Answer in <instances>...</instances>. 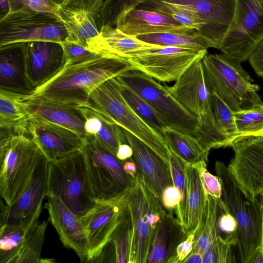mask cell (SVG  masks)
Segmentation results:
<instances>
[{"mask_svg":"<svg viewBox=\"0 0 263 263\" xmlns=\"http://www.w3.org/2000/svg\"><path fill=\"white\" fill-rule=\"evenodd\" d=\"M202 255L200 253L191 252L182 263H203Z\"/></svg>","mask_w":263,"mask_h":263,"instance_id":"cell-53","label":"cell"},{"mask_svg":"<svg viewBox=\"0 0 263 263\" xmlns=\"http://www.w3.org/2000/svg\"><path fill=\"white\" fill-rule=\"evenodd\" d=\"M210 94L217 125L221 133L230 140L231 144L238 138L234 111L216 93Z\"/></svg>","mask_w":263,"mask_h":263,"instance_id":"cell-39","label":"cell"},{"mask_svg":"<svg viewBox=\"0 0 263 263\" xmlns=\"http://www.w3.org/2000/svg\"><path fill=\"white\" fill-rule=\"evenodd\" d=\"M248 60L256 73L263 77V41L252 52Z\"/></svg>","mask_w":263,"mask_h":263,"instance_id":"cell-49","label":"cell"},{"mask_svg":"<svg viewBox=\"0 0 263 263\" xmlns=\"http://www.w3.org/2000/svg\"><path fill=\"white\" fill-rule=\"evenodd\" d=\"M162 136L168 148L187 163L195 165L202 162H208L209 152L195 137L168 127L163 129Z\"/></svg>","mask_w":263,"mask_h":263,"instance_id":"cell-32","label":"cell"},{"mask_svg":"<svg viewBox=\"0 0 263 263\" xmlns=\"http://www.w3.org/2000/svg\"><path fill=\"white\" fill-rule=\"evenodd\" d=\"M23 94L0 88V129L25 133L28 119L23 106Z\"/></svg>","mask_w":263,"mask_h":263,"instance_id":"cell-33","label":"cell"},{"mask_svg":"<svg viewBox=\"0 0 263 263\" xmlns=\"http://www.w3.org/2000/svg\"><path fill=\"white\" fill-rule=\"evenodd\" d=\"M77 107L85 119L86 136H94L116 156L119 146L127 143L122 128L89 102Z\"/></svg>","mask_w":263,"mask_h":263,"instance_id":"cell-26","label":"cell"},{"mask_svg":"<svg viewBox=\"0 0 263 263\" xmlns=\"http://www.w3.org/2000/svg\"><path fill=\"white\" fill-rule=\"evenodd\" d=\"M158 46L160 45L147 43L136 36L126 35L114 27L105 26L100 29V37L93 51L122 57L128 52Z\"/></svg>","mask_w":263,"mask_h":263,"instance_id":"cell-30","label":"cell"},{"mask_svg":"<svg viewBox=\"0 0 263 263\" xmlns=\"http://www.w3.org/2000/svg\"><path fill=\"white\" fill-rule=\"evenodd\" d=\"M235 0H146L136 8L158 12L167 9L191 12L206 24L211 40L218 49L232 21Z\"/></svg>","mask_w":263,"mask_h":263,"instance_id":"cell-13","label":"cell"},{"mask_svg":"<svg viewBox=\"0 0 263 263\" xmlns=\"http://www.w3.org/2000/svg\"><path fill=\"white\" fill-rule=\"evenodd\" d=\"M24 59L25 76L30 91L51 77L65 64L62 46L52 41L26 42Z\"/></svg>","mask_w":263,"mask_h":263,"instance_id":"cell-18","label":"cell"},{"mask_svg":"<svg viewBox=\"0 0 263 263\" xmlns=\"http://www.w3.org/2000/svg\"><path fill=\"white\" fill-rule=\"evenodd\" d=\"M50 195L59 197L79 218L95 206L97 201L81 149L49 162L48 195Z\"/></svg>","mask_w":263,"mask_h":263,"instance_id":"cell-5","label":"cell"},{"mask_svg":"<svg viewBox=\"0 0 263 263\" xmlns=\"http://www.w3.org/2000/svg\"><path fill=\"white\" fill-rule=\"evenodd\" d=\"M263 41V0H235L232 21L219 48L230 59L241 63Z\"/></svg>","mask_w":263,"mask_h":263,"instance_id":"cell-9","label":"cell"},{"mask_svg":"<svg viewBox=\"0 0 263 263\" xmlns=\"http://www.w3.org/2000/svg\"><path fill=\"white\" fill-rule=\"evenodd\" d=\"M60 43L63 49L65 64L86 61L100 54L73 42L65 40Z\"/></svg>","mask_w":263,"mask_h":263,"instance_id":"cell-45","label":"cell"},{"mask_svg":"<svg viewBox=\"0 0 263 263\" xmlns=\"http://www.w3.org/2000/svg\"><path fill=\"white\" fill-rule=\"evenodd\" d=\"M68 36L63 23L49 13L23 9L0 20V47L19 42L61 43Z\"/></svg>","mask_w":263,"mask_h":263,"instance_id":"cell-10","label":"cell"},{"mask_svg":"<svg viewBox=\"0 0 263 263\" xmlns=\"http://www.w3.org/2000/svg\"><path fill=\"white\" fill-rule=\"evenodd\" d=\"M22 106L28 118H40L62 126L85 140V119L77 107L39 98L22 99Z\"/></svg>","mask_w":263,"mask_h":263,"instance_id":"cell-24","label":"cell"},{"mask_svg":"<svg viewBox=\"0 0 263 263\" xmlns=\"http://www.w3.org/2000/svg\"><path fill=\"white\" fill-rule=\"evenodd\" d=\"M133 236L131 216L126 203L119 223L93 262L130 263Z\"/></svg>","mask_w":263,"mask_h":263,"instance_id":"cell-28","label":"cell"},{"mask_svg":"<svg viewBox=\"0 0 263 263\" xmlns=\"http://www.w3.org/2000/svg\"><path fill=\"white\" fill-rule=\"evenodd\" d=\"M257 197L259 200V202L261 207L262 212V217H263V192L260 193ZM261 249H262V250L263 252V228H262V238Z\"/></svg>","mask_w":263,"mask_h":263,"instance_id":"cell-54","label":"cell"},{"mask_svg":"<svg viewBox=\"0 0 263 263\" xmlns=\"http://www.w3.org/2000/svg\"><path fill=\"white\" fill-rule=\"evenodd\" d=\"M25 43H15L0 47V88L23 94L30 92L25 76Z\"/></svg>","mask_w":263,"mask_h":263,"instance_id":"cell-27","label":"cell"},{"mask_svg":"<svg viewBox=\"0 0 263 263\" xmlns=\"http://www.w3.org/2000/svg\"><path fill=\"white\" fill-rule=\"evenodd\" d=\"M202 59H197L189 66L173 85H165L171 95L198 120L212 111Z\"/></svg>","mask_w":263,"mask_h":263,"instance_id":"cell-20","label":"cell"},{"mask_svg":"<svg viewBox=\"0 0 263 263\" xmlns=\"http://www.w3.org/2000/svg\"><path fill=\"white\" fill-rule=\"evenodd\" d=\"M48 221L33 223L27 230L17 263L41 262V254Z\"/></svg>","mask_w":263,"mask_h":263,"instance_id":"cell-35","label":"cell"},{"mask_svg":"<svg viewBox=\"0 0 263 263\" xmlns=\"http://www.w3.org/2000/svg\"><path fill=\"white\" fill-rule=\"evenodd\" d=\"M45 208L49 220L59 234L64 246L72 249L81 262H87L88 247L80 219L58 197L48 195Z\"/></svg>","mask_w":263,"mask_h":263,"instance_id":"cell-22","label":"cell"},{"mask_svg":"<svg viewBox=\"0 0 263 263\" xmlns=\"http://www.w3.org/2000/svg\"><path fill=\"white\" fill-rule=\"evenodd\" d=\"M169 149L170 169L173 184L179 190L181 195L180 206L175 214L178 221L182 226L187 194V180L185 172L187 163L172 149Z\"/></svg>","mask_w":263,"mask_h":263,"instance_id":"cell-40","label":"cell"},{"mask_svg":"<svg viewBox=\"0 0 263 263\" xmlns=\"http://www.w3.org/2000/svg\"><path fill=\"white\" fill-rule=\"evenodd\" d=\"M207 51L162 46L128 52L122 58L153 78L163 82L176 81L195 60L203 58Z\"/></svg>","mask_w":263,"mask_h":263,"instance_id":"cell-11","label":"cell"},{"mask_svg":"<svg viewBox=\"0 0 263 263\" xmlns=\"http://www.w3.org/2000/svg\"><path fill=\"white\" fill-rule=\"evenodd\" d=\"M104 0H64L58 16L68 32L66 41L94 52L100 37L97 21Z\"/></svg>","mask_w":263,"mask_h":263,"instance_id":"cell-15","label":"cell"},{"mask_svg":"<svg viewBox=\"0 0 263 263\" xmlns=\"http://www.w3.org/2000/svg\"><path fill=\"white\" fill-rule=\"evenodd\" d=\"M127 143L133 152L139 175L144 184L161 202L163 190L173 185L169 165L142 141L123 128Z\"/></svg>","mask_w":263,"mask_h":263,"instance_id":"cell-21","label":"cell"},{"mask_svg":"<svg viewBox=\"0 0 263 263\" xmlns=\"http://www.w3.org/2000/svg\"><path fill=\"white\" fill-rule=\"evenodd\" d=\"M146 0H104L97 21L100 29L105 26H116L118 18Z\"/></svg>","mask_w":263,"mask_h":263,"instance_id":"cell-41","label":"cell"},{"mask_svg":"<svg viewBox=\"0 0 263 263\" xmlns=\"http://www.w3.org/2000/svg\"><path fill=\"white\" fill-rule=\"evenodd\" d=\"M231 243L219 238L202 255L203 263H233L236 258Z\"/></svg>","mask_w":263,"mask_h":263,"instance_id":"cell-42","label":"cell"},{"mask_svg":"<svg viewBox=\"0 0 263 263\" xmlns=\"http://www.w3.org/2000/svg\"><path fill=\"white\" fill-rule=\"evenodd\" d=\"M28 229L22 227L1 226V263H17Z\"/></svg>","mask_w":263,"mask_h":263,"instance_id":"cell-36","label":"cell"},{"mask_svg":"<svg viewBox=\"0 0 263 263\" xmlns=\"http://www.w3.org/2000/svg\"><path fill=\"white\" fill-rule=\"evenodd\" d=\"M173 212L166 211L157 226L146 263H174L177 248L187 234Z\"/></svg>","mask_w":263,"mask_h":263,"instance_id":"cell-25","label":"cell"},{"mask_svg":"<svg viewBox=\"0 0 263 263\" xmlns=\"http://www.w3.org/2000/svg\"><path fill=\"white\" fill-rule=\"evenodd\" d=\"M181 201L180 192L174 185L167 186L162 192L161 202L167 211H174L175 212L178 209Z\"/></svg>","mask_w":263,"mask_h":263,"instance_id":"cell-47","label":"cell"},{"mask_svg":"<svg viewBox=\"0 0 263 263\" xmlns=\"http://www.w3.org/2000/svg\"><path fill=\"white\" fill-rule=\"evenodd\" d=\"M49 161L43 155L27 185L10 206L1 201L0 226L28 229L38 220L44 198L48 193Z\"/></svg>","mask_w":263,"mask_h":263,"instance_id":"cell-12","label":"cell"},{"mask_svg":"<svg viewBox=\"0 0 263 263\" xmlns=\"http://www.w3.org/2000/svg\"><path fill=\"white\" fill-rule=\"evenodd\" d=\"M25 133L35 142L49 162L82 149L85 140L67 128L36 117L28 118Z\"/></svg>","mask_w":263,"mask_h":263,"instance_id":"cell-17","label":"cell"},{"mask_svg":"<svg viewBox=\"0 0 263 263\" xmlns=\"http://www.w3.org/2000/svg\"><path fill=\"white\" fill-rule=\"evenodd\" d=\"M221 200L208 195L200 222L194 232V244L192 252L203 254L219 238L218 219Z\"/></svg>","mask_w":263,"mask_h":263,"instance_id":"cell-31","label":"cell"},{"mask_svg":"<svg viewBox=\"0 0 263 263\" xmlns=\"http://www.w3.org/2000/svg\"><path fill=\"white\" fill-rule=\"evenodd\" d=\"M133 154L131 146L127 143L121 144L117 151V158L121 161H125L132 157Z\"/></svg>","mask_w":263,"mask_h":263,"instance_id":"cell-51","label":"cell"},{"mask_svg":"<svg viewBox=\"0 0 263 263\" xmlns=\"http://www.w3.org/2000/svg\"><path fill=\"white\" fill-rule=\"evenodd\" d=\"M126 196L127 194L115 199L96 200L95 206L80 218L87 240V262H92L109 240L121 219Z\"/></svg>","mask_w":263,"mask_h":263,"instance_id":"cell-16","label":"cell"},{"mask_svg":"<svg viewBox=\"0 0 263 263\" xmlns=\"http://www.w3.org/2000/svg\"><path fill=\"white\" fill-rule=\"evenodd\" d=\"M204 81L210 93H215L234 111L247 110L263 101L260 87L241 65L221 54L208 52L202 59Z\"/></svg>","mask_w":263,"mask_h":263,"instance_id":"cell-3","label":"cell"},{"mask_svg":"<svg viewBox=\"0 0 263 263\" xmlns=\"http://www.w3.org/2000/svg\"><path fill=\"white\" fill-rule=\"evenodd\" d=\"M230 146L234 156L228 168L246 194L254 199L263 192V136L239 137Z\"/></svg>","mask_w":263,"mask_h":263,"instance_id":"cell-14","label":"cell"},{"mask_svg":"<svg viewBox=\"0 0 263 263\" xmlns=\"http://www.w3.org/2000/svg\"><path fill=\"white\" fill-rule=\"evenodd\" d=\"M194 233L187 234V237L178 246L174 263H182L191 254L194 244Z\"/></svg>","mask_w":263,"mask_h":263,"instance_id":"cell-48","label":"cell"},{"mask_svg":"<svg viewBox=\"0 0 263 263\" xmlns=\"http://www.w3.org/2000/svg\"><path fill=\"white\" fill-rule=\"evenodd\" d=\"M89 102L115 124L142 141L170 166V149L165 140L129 105L121 94L117 77L98 86L90 94Z\"/></svg>","mask_w":263,"mask_h":263,"instance_id":"cell-6","label":"cell"},{"mask_svg":"<svg viewBox=\"0 0 263 263\" xmlns=\"http://www.w3.org/2000/svg\"><path fill=\"white\" fill-rule=\"evenodd\" d=\"M219 238L235 246L237 245V223L221 200V210L218 219Z\"/></svg>","mask_w":263,"mask_h":263,"instance_id":"cell-44","label":"cell"},{"mask_svg":"<svg viewBox=\"0 0 263 263\" xmlns=\"http://www.w3.org/2000/svg\"><path fill=\"white\" fill-rule=\"evenodd\" d=\"M119 82L121 94L129 105L146 123L163 137L162 131L166 127L152 107L134 90Z\"/></svg>","mask_w":263,"mask_h":263,"instance_id":"cell-37","label":"cell"},{"mask_svg":"<svg viewBox=\"0 0 263 263\" xmlns=\"http://www.w3.org/2000/svg\"><path fill=\"white\" fill-rule=\"evenodd\" d=\"M63 1L64 0H9L11 9V13L25 9L51 13L56 15L57 17H58V10L59 7L62 3Z\"/></svg>","mask_w":263,"mask_h":263,"instance_id":"cell-43","label":"cell"},{"mask_svg":"<svg viewBox=\"0 0 263 263\" xmlns=\"http://www.w3.org/2000/svg\"><path fill=\"white\" fill-rule=\"evenodd\" d=\"M199 170L200 177L203 189L206 195L220 199L221 185L217 176L211 174L207 170V162H202L194 165Z\"/></svg>","mask_w":263,"mask_h":263,"instance_id":"cell-46","label":"cell"},{"mask_svg":"<svg viewBox=\"0 0 263 263\" xmlns=\"http://www.w3.org/2000/svg\"><path fill=\"white\" fill-rule=\"evenodd\" d=\"M136 70L125 59L100 54L89 60L64 64L54 75L22 99L39 98L47 101L79 106L89 102L92 92L106 80Z\"/></svg>","mask_w":263,"mask_h":263,"instance_id":"cell-1","label":"cell"},{"mask_svg":"<svg viewBox=\"0 0 263 263\" xmlns=\"http://www.w3.org/2000/svg\"><path fill=\"white\" fill-rule=\"evenodd\" d=\"M123 84L142 98L166 127L197 137L198 118L186 109L155 79L139 71L117 76Z\"/></svg>","mask_w":263,"mask_h":263,"instance_id":"cell-7","label":"cell"},{"mask_svg":"<svg viewBox=\"0 0 263 263\" xmlns=\"http://www.w3.org/2000/svg\"><path fill=\"white\" fill-rule=\"evenodd\" d=\"M116 28L132 36L163 32L199 33L195 30L184 26L171 15L137 8L121 15Z\"/></svg>","mask_w":263,"mask_h":263,"instance_id":"cell-23","label":"cell"},{"mask_svg":"<svg viewBox=\"0 0 263 263\" xmlns=\"http://www.w3.org/2000/svg\"><path fill=\"white\" fill-rule=\"evenodd\" d=\"M121 162L123 170L126 174L133 180H136L139 173L137 164L133 158Z\"/></svg>","mask_w":263,"mask_h":263,"instance_id":"cell-50","label":"cell"},{"mask_svg":"<svg viewBox=\"0 0 263 263\" xmlns=\"http://www.w3.org/2000/svg\"><path fill=\"white\" fill-rule=\"evenodd\" d=\"M43 155L27 134L1 129L0 194L7 205L22 193Z\"/></svg>","mask_w":263,"mask_h":263,"instance_id":"cell-4","label":"cell"},{"mask_svg":"<svg viewBox=\"0 0 263 263\" xmlns=\"http://www.w3.org/2000/svg\"><path fill=\"white\" fill-rule=\"evenodd\" d=\"M215 171L221 185L220 200L237 223V245L240 261L251 263L261 247L262 212L259 200L248 197L221 161L215 164Z\"/></svg>","mask_w":263,"mask_h":263,"instance_id":"cell-2","label":"cell"},{"mask_svg":"<svg viewBox=\"0 0 263 263\" xmlns=\"http://www.w3.org/2000/svg\"><path fill=\"white\" fill-rule=\"evenodd\" d=\"M187 194L182 227L188 234L194 233L203 212L208 195L202 186L198 168L187 163L186 166Z\"/></svg>","mask_w":263,"mask_h":263,"instance_id":"cell-29","label":"cell"},{"mask_svg":"<svg viewBox=\"0 0 263 263\" xmlns=\"http://www.w3.org/2000/svg\"><path fill=\"white\" fill-rule=\"evenodd\" d=\"M136 37L147 43L162 46H171L198 51H207L209 48H214L212 43L197 33L184 34L163 32L140 35Z\"/></svg>","mask_w":263,"mask_h":263,"instance_id":"cell-34","label":"cell"},{"mask_svg":"<svg viewBox=\"0 0 263 263\" xmlns=\"http://www.w3.org/2000/svg\"><path fill=\"white\" fill-rule=\"evenodd\" d=\"M126 204L133 228L130 263H146L154 231L148 218L147 189L139 175L127 194Z\"/></svg>","mask_w":263,"mask_h":263,"instance_id":"cell-19","label":"cell"},{"mask_svg":"<svg viewBox=\"0 0 263 263\" xmlns=\"http://www.w3.org/2000/svg\"><path fill=\"white\" fill-rule=\"evenodd\" d=\"M234 117L238 138L263 136V102L249 109L234 111Z\"/></svg>","mask_w":263,"mask_h":263,"instance_id":"cell-38","label":"cell"},{"mask_svg":"<svg viewBox=\"0 0 263 263\" xmlns=\"http://www.w3.org/2000/svg\"><path fill=\"white\" fill-rule=\"evenodd\" d=\"M11 12L9 0H0V20Z\"/></svg>","mask_w":263,"mask_h":263,"instance_id":"cell-52","label":"cell"},{"mask_svg":"<svg viewBox=\"0 0 263 263\" xmlns=\"http://www.w3.org/2000/svg\"><path fill=\"white\" fill-rule=\"evenodd\" d=\"M81 149L96 200L115 199L128 193L136 180L126 174L114 154L90 135L86 136Z\"/></svg>","mask_w":263,"mask_h":263,"instance_id":"cell-8","label":"cell"}]
</instances>
